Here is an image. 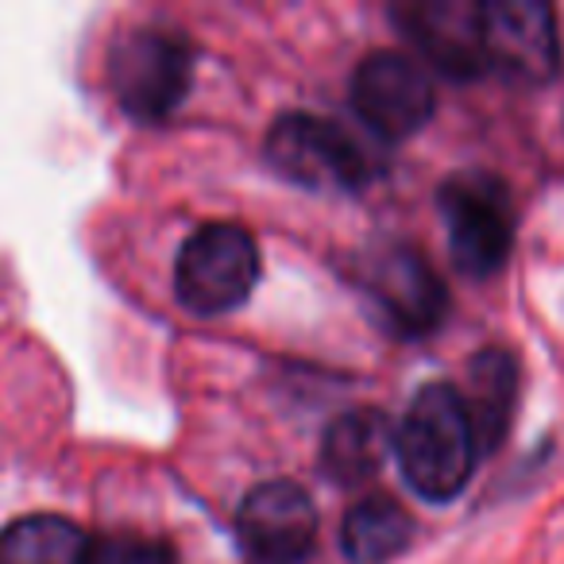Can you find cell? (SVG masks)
<instances>
[{"mask_svg": "<svg viewBox=\"0 0 564 564\" xmlns=\"http://www.w3.org/2000/svg\"><path fill=\"white\" fill-rule=\"evenodd\" d=\"M479 453L476 425L453 383L422 387L394 425L399 468L425 502H453L468 487Z\"/></svg>", "mask_w": 564, "mask_h": 564, "instance_id": "cell-1", "label": "cell"}, {"mask_svg": "<svg viewBox=\"0 0 564 564\" xmlns=\"http://www.w3.org/2000/svg\"><path fill=\"white\" fill-rule=\"evenodd\" d=\"M448 256L464 279L487 282L510 263L518 236V213L510 186L491 171L448 174L437 189Z\"/></svg>", "mask_w": 564, "mask_h": 564, "instance_id": "cell-2", "label": "cell"}, {"mask_svg": "<svg viewBox=\"0 0 564 564\" xmlns=\"http://www.w3.org/2000/svg\"><path fill=\"white\" fill-rule=\"evenodd\" d=\"M105 78L132 120L155 124L182 105L194 82V47L163 28H128L112 40Z\"/></svg>", "mask_w": 564, "mask_h": 564, "instance_id": "cell-3", "label": "cell"}, {"mask_svg": "<svg viewBox=\"0 0 564 564\" xmlns=\"http://www.w3.org/2000/svg\"><path fill=\"white\" fill-rule=\"evenodd\" d=\"M267 163L294 186L306 189H356L371 186L376 159L340 124L314 112H282L267 132Z\"/></svg>", "mask_w": 564, "mask_h": 564, "instance_id": "cell-4", "label": "cell"}, {"mask_svg": "<svg viewBox=\"0 0 564 564\" xmlns=\"http://www.w3.org/2000/svg\"><path fill=\"white\" fill-rule=\"evenodd\" d=\"M259 282V248L248 228L232 220L202 225L178 251L174 294L197 317H217L243 306Z\"/></svg>", "mask_w": 564, "mask_h": 564, "instance_id": "cell-5", "label": "cell"}, {"mask_svg": "<svg viewBox=\"0 0 564 564\" xmlns=\"http://www.w3.org/2000/svg\"><path fill=\"white\" fill-rule=\"evenodd\" d=\"M352 109L379 140H410L437 112V89L402 51H371L352 74Z\"/></svg>", "mask_w": 564, "mask_h": 564, "instance_id": "cell-6", "label": "cell"}, {"mask_svg": "<svg viewBox=\"0 0 564 564\" xmlns=\"http://www.w3.org/2000/svg\"><path fill=\"white\" fill-rule=\"evenodd\" d=\"M236 538L251 564H302L317 545V507L294 479H267L243 495Z\"/></svg>", "mask_w": 564, "mask_h": 564, "instance_id": "cell-7", "label": "cell"}, {"mask_svg": "<svg viewBox=\"0 0 564 564\" xmlns=\"http://www.w3.org/2000/svg\"><path fill=\"white\" fill-rule=\"evenodd\" d=\"M487 70L522 86H545L561 70L556 17L541 0H491L484 4Z\"/></svg>", "mask_w": 564, "mask_h": 564, "instance_id": "cell-8", "label": "cell"}, {"mask_svg": "<svg viewBox=\"0 0 564 564\" xmlns=\"http://www.w3.org/2000/svg\"><path fill=\"white\" fill-rule=\"evenodd\" d=\"M364 286L371 302L383 310L394 333L402 337H425L437 333L448 317V291L430 267V259L406 243L376 251L364 267Z\"/></svg>", "mask_w": 564, "mask_h": 564, "instance_id": "cell-9", "label": "cell"}, {"mask_svg": "<svg viewBox=\"0 0 564 564\" xmlns=\"http://www.w3.org/2000/svg\"><path fill=\"white\" fill-rule=\"evenodd\" d=\"M394 20L422 58L453 82H471L487 70L484 51V4L468 0H425L402 4Z\"/></svg>", "mask_w": 564, "mask_h": 564, "instance_id": "cell-10", "label": "cell"}, {"mask_svg": "<svg viewBox=\"0 0 564 564\" xmlns=\"http://www.w3.org/2000/svg\"><path fill=\"white\" fill-rule=\"evenodd\" d=\"M387 453H394V425L379 410H348L329 425L322 445V468L329 479L348 487L379 476Z\"/></svg>", "mask_w": 564, "mask_h": 564, "instance_id": "cell-11", "label": "cell"}, {"mask_svg": "<svg viewBox=\"0 0 564 564\" xmlns=\"http://www.w3.org/2000/svg\"><path fill=\"white\" fill-rule=\"evenodd\" d=\"M476 425L479 448L491 453L502 445L518 402V360L507 348H484L468 360V387L460 391Z\"/></svg>", "mask_w": 564, "mask_h": 564, "instance_id": "cell-12", "label": "cell"}, {"mask_svg": "<svg viewBox=\"0 0 564 564\" xmlns=\"http://www.w3.org/2000/svg\"><path fill=\"white\" fill-rule=\"evenodd\" d=\"M414 541V518L387 495H364L340 525V549L352 564H387Z\"/></svg>", "mask_w": 564, "mask_h": 564, "instance_id": "cell-13", "label": "cell"}, {"mask_svg": "<svg viewBox=\"0 0 564 564\" xmlns=\"http://www.w3.org/2000/svg\"><path fill=\"white\" fill-rule=\"evenodd\" d=\"M94 541L58 514H28L0 530V564H89Z\"/></svg>", "mask_w": 564, "mask_h": 564, "instance_id": "cell-14", "label": "cell"}, {"mask_svg": "<svg viewBox=\"0 0 564 564\" xmlns=\"http://www.w3.org/2000/svg\"><path fill=\"white\" fill-rule=\"evenodd\" d=\"M89 564H174V549L143 533H112L94 541Z\"/></svg>", "mask_w": 564, "mask_h": 564, "instance_id": "cell-15", "label": "cell"}]
</instances>
